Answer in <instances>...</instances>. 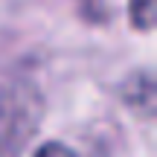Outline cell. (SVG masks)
Returning <instances> with one entry per match:
<instances>
[{"mask_svg":"<svg viewBox=\"0 0 157 157\" xmlns=\"http://www.w3.org/2000/svg\"><path fill=\"white\" fill-rule=\"evenodd\" d=\"M128 17L134 29L148 32L154 26V0H128Z\"/></svg>","mask_w":157,"mask_h":157,"instance_id":"2","label":"cell"},{"mask_svg":"<svg viewBox=\"0 0 157 157\" xmlns=\"http://www.w3.org/2000/svg\"><path fill=\"white\" fill-rule=\"evenodd\" d=\"M41 117L38 93L29 87H9L0 93V157H15L32 137Z\"/></svg>","mask_w":157,"mask_h":157,"instance_id":"1","label":"cell"},{"mask_svg":"<svg viewBox=\"0 0 157 157\" xmlns=\"http://www.w3.org/2000/svg\"><path fill=\"white\" fill-rule=\"evenodd\" d=\"M35 157H76V154L67 146H61V143H47V146H41V151Z\"/></svg>","mask_w":157,"mask_h":157,"instance_id":"3","label":"cell"}]
</instances>
